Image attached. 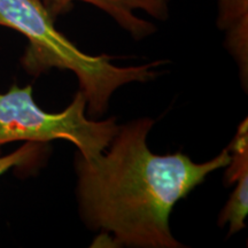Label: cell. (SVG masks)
Returning <instances> with one entry per match:
<instances>
[{
    "label": "cell",
    "mask_w": 248,
    "mask_h": 248,
    "mask_svg": "<svg viewBox=\"0 0 248 248\" xmlns=\"http://www.w3.org/2000/svg\"><path fill=\"white\" fill-rule=\"evenodd\" d=\"M49 15L57 20L60 15L71 11L75 1L88 2L100 8L116 21L135 39L152 35L155 27L136 15V11H144L156 20H166L169 15L170 0H39Z\"/></svg>",
    "instance_id": "4"
},
{
    "label": "cell",
    "mask_w": 248,
    "mask_h": 248,
    "mask_svg": "<svg viewBox=\"0 0 248 248\" xmlns=\"http://www.w3.org/2000/svg\"><path fill=\"white\" fill-rule=\"evenodd\" d=\"M217 26L225 32V45L237 62L241 82H248V0H218Z\"/></svg>",
    "instance_id": "5"
},
{
    "label": "cell",
    "mask_w": 248,
    "mask_h": 248,
    "mask_svg": "<svg viewBox=\"0 0 248 248\" xmlns=\"http://www.w3.org/2000/svg\"><path fill=\"white\" fill-rule=\"evenodd\" d=\"M234 183V190L219 215V225L228 223L230 235L245 228L248 213V170L241 172Z\"/></svg>",
    "instance_id": "6"
},
{
    "label": "cell",
    "mask_w": 248,
    "mask_h": 248,
    "mask_svg": "<svg viewBox=\"0 0 248 248\" xmlns=\"http://www.w3.org/2000/svg\"><path fill=\"white\" fill-rule=\"evenodd\" d=\"M154 121H131L119 129L106 150L85 159L77 153V201L86 226L113 237L119 246L179 248L170 215L210 173L230 163L229 148L194 162L183 153L157 155L147 145Z\"/></svg>",
    "instance_id": "1"
},
{
    "label": "cell",
    "mask_w": 248,
    "mask_h": 248,
    "mask_svg": "<svg viewBox=\"0 0 248 248\" xmlns=\"http://www.w3.org/2000/svg\"><path fill=\"white\" fill-rule=\"evenodd\" d=\"M0 26L11 28L28 40L21 64L30 75L49 69L71 71L86 100V114L104 115L121 86L147 82L156 76L160 61L119 67L108 55H90L76 47L55 28V20L39 0H0Z\"/></svg>",
    "instance_id": "2"
},
{
    "label": "cell",
    "mask_w": 248,
    "mask_h": 248,
    "mask_svg": "<svg viewBox=\"0 0 248 248\" xmlns=\"http://www.w3.org/2000/svg\"><path fill=\"white\" fill-rule=\"evenodd\" d=\"M38 142L26 141L21 147H18L13 153L0 156V175L7 172L9 169L26 163L31 157L35 156L39 148Z\"/></svg>",
    "instance_id": "7"
},
{
    "label": "cell",
    "mask_w": 248,
    "mask_h": 248,
    "mask_svg": "<svg viewBox=\"0 0 248 248\" xmlns=\"http://www.w3.org/2000/svg\"><path fill=\"white\" fill-rule=\"evenodd\" d=\"M119 129L115 117L97 121L86 114L79 91L60 113H47L35 102L32 86L13 85L0 93V147L14 141L44 144L63 139L74 144L85 159L106 150Z\"/></svg>",
    "instance_id": "3"
}]
</instances>
